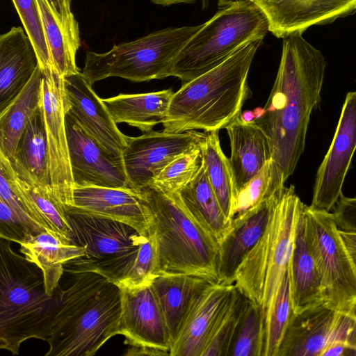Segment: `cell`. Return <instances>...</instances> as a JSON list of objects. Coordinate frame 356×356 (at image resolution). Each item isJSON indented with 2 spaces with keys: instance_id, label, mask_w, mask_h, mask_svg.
Here are the masks:
<instances>
[{
  "instance_id": "cell-31",
  "label": "cell",
  "mask_w": 356,
  "mask_h": 356,
  "mask_svg": "<svg viewBox=\"0 0 356 356\" xmlns=\"http://www.w3.org/2000/svg\"><path fill=\"white\" fill-rule=\"evenodd\" d=\"M42 76L38 65L22 90L0 112V153L10 162L24 129L40 111Z\"/></svg>"
},
{
  "instance_id": "cell-24",
  "label": "cell",
  "mask_w": 356,
  "mask_h": 356,
  "mask_svg": "<svg viewBox=\"0 0 356 356\" xmlns=\"http://www.w3.org/2000/svg\"><path fill=\"white\" fill-rule=\"evenodd\" d=\"M225 129L229 139V159L237 195L270 159V147L266 134L255 121L245 123L239 116Z\"/></svg>"
},
{
  "instance_id": "cell-43",
  "label": "cell",
  "mask_w": 356,
  "mask_h": 356,
  "mask_svg": "<svg viewBox=\"0 0 356 356\" xmlns=\"http://www.w3.org/2000/svg\"><path fill=\"white\" fill-rule=\"evenodd\" d=\"M332 213L340 230L356 234V196L349 197L343 195Z\"/></svg>"
},
{
  "instance_id": "cell-17",
  "label": "cell",
  "mask_w": 356,
  "mask_h": 356,
  "mask_svg": "<svg viewBox=\"0 0 356 356\" xmlns=\"http://www.w3.org/2000/svg\"><path fill=\"white\" fill-rule=\"evenodd\" d=\"M266 15L269 32L278 38L302 33L353 14L356 0H250Z\"/></svg>"
},
{
  "instance_id": "cell-7",
  "label": "cell",
  "mask_w": 356,
  "mask_h": 356,
  "mask_svg": "<svg viewBox=\"0 0 356 356\" xmlns=\"http://www.w3.org/2000/svg\"><path fill=\"white\" fill-rule=\"evenodd\" d=\"M218 6L179 51L167 77L188 82L222 64L248 42L263 40L269 32L266 15L251 1L229 0Z\"/></svg>"
},
{
  "instance_id": "cell-12",
  "label": "cell",
  "mask_w": 356,
  "mask_h": 356,
  "mask_svg": "<svg viewBox=\"0 0 356 356\" xmlns=\"http://www.w3.org/2000/svg\"><path fill=\"white\" fill-rule=\"evenodd\" d=\"M206 132L171 134L151 131L130 137L122 152L129 187L139 192L149 186L163 168L179 156L202 147Z\"/></svg>"
},
{
  "instance_id": "cell-21",
  "label": "cell",
  "mask_w": 356,
  "mask_h": 356,
  "mask_svg": "<svg viewBox=\"0 0 356 356\" xmlns=\"http://www.w3.org/2000/svg\"><path fill=\"white\" fill-rule=\"evenodd\" d=\"M339 314L326 302L293 314L277 356H322L335 338Z\"/></svg>"
},
{
  "instance_id": "cell-11",
  "label": "cell",
  "mask_w": 356,
  "mask_h": 356,
  "mask_svg": "<svg viewBox=\"0 0 356 356\" xmlns=\"http://www.w3.org/2000/svg\"><path fill=\"white\" fill-rule=\"evenodd\" d=\"M68 109L64 77L54 71L43 74L40 110L47 141L51 186L66 209L72 204L74 190L65 125Z\"/></svg>"
},
{
  "instance_id": "cell-8",
  "label": "cell",
  "mask_w": 356,
  "mask_h": 356,
  "mask_svg": "<svg viewBox=\"0 0 356 356\" xmlns=\"http://www.w3.org/2000/svg\"><path fill=\"white\" fill-rule=\"evenodd\" d=\"M202 24L163 29L105 53L88 51L81 73L91 86L113 76L134 82L167 78L175 58Z\"/></svg>"
},
{
  "instance_id": "cell-35",
  "label": "cell",
  "mask_w": 356,
  "mask_h": 356,
  "mask_svg": "<svg viewBox=\"0 0 356 356\" xmlns=\"http://www.w3.org/2000/svg\"><path fill=\"white\" fill-rule=\"evenodd\" d=\"M264 318L261 308L248 300L228 356H263Z\"/></svg>"
},
{
  "instance_id": "cell-45",
  "label": "cell",
  "mask_w": 356,
  "mask_h": 356,
  "mask_svg": "<svg viewBox=\"0 0 356 356\" xmlns=\"http://www.w3.org/2000/svg\"><path fill=\"white\" fill-rule=\"evenodd\" d=\"M340 234L356 267V234L340 230Z\"/></svg>"
},
{
  "instance_id": "cell-9",
  "label": "cell",
  "mask_w": 356,
  "mask_h": 356,
  "mask_svg": "<svg viewBox=\"0 0 356 356\" xmlns=\"http://www.w3.org/2000/svg\"><path fill=\"white\" fill-rule=\"evenodd\" d=\"M73 243L84 246L86 256L70 261L64 272L92 271L118 284L131 267L146 236L113 219L67 210Z\"/></svg>"
},
{
  "instance_id": "cell-19",
  "label": "cell",
  "mask_w": 356,
  "mask_h": 356,
  "mask_svg": "<svg viewBox=\"0 0 356 356\" xmlns=\"http://www.w3.org/2000/svg\"><path fill=\"white\" fill-rule=\"evenodd\" d=\"M234 284H211L195 299L170 344V356H202L229 302Z\"/></svg>"
},
{
  "instance_id": "cell-28",
  "label": "cell",
  "mask_w": 356,
  "mask_h": 356,
  "mask_svg": "<svg viewBox=\"0 0 356 356\" xmlns=\"http://www.w3.org/2000/svg\"><path fill=\"white\" fill-rule=\"evenodd\" d=\"M174 91L172 88L138 94H120L102 99L116 124L126 123L143 133L165 120Z\"/></svg>"
},
{
  "instance_id": "cell-33",
  "label": "cell",
  "mask_w": 356,
  "mask_h": 356,
  "mask_svg": "<svg viewBox=\"0 0 356 356\" xmlns=\"http://www.w3.org/2000/svg\"><path fill=\"white\" fill-rule=\"evenodd\" d=\"M203 164L213 191L227 219H232L236 193L229 159L222 150L218 131L206 132L202 145Z\"/></svg>"
},
{
  "instance_id": "cell-37",
  "label": "cell",
  "mask_w": 356,
  "mask_h": 356,
  "mask_svg": "<svg viewBox=\"0 0 356 356\" xmlns=\"http://www.w3.org/2000/svg\"><path fill=\"white\" fill-rule=\"evenodd\" d=\"M201 147L175 159L163 168L149 186L166 194L179 192L196 177L202 168L203 157Z\"/></svg>"
},
{
  "instance_id": "cell-27",
  "label": "cell",
  "mask_w": 356,
  "mask_h": 356,
  "mask_svg": "<svg viewBox=\"0 0 356 356\" xmlns=\"http://www.w3.org/2000/svg\"><path fill=\"white\" fill-rule=\"evenodd\" d=\"M20 253L42 271L46 292L54 296L58 289L64 266L86 256L84 246L65 243L47 232L28 235L19 243Z\"/></svg>"
},
{
  "instance_id": "cell-41",
  "label": "cell",
  "mask_w": 356,
  "mask_h": 356,
  "mask_svg": "<svg viewBox=\"0 0 356 356\" xmlns=\"http://www.w3.org/2000/svg\"><path fill=\"white\" fill-rule=\"evenodd\" d=\"M0 200L5 202L33 232L34 234L45 232L31 216L26 205L13 189L5 172L0 169ZM47 232V231H46Z\"/></svg>"
},
{
  "instance_id": "cell-39",
  "label": "cell",
  "mask_w": 356,
  "mask_h": 356,
  "mask_svg": "<svg viewBox=\"0 0 356 356\" xmlns=\"http://www.w3.org/2000/svg\"><path fill=\"white\" fill-rule=\"evenodd\" d=\"M159 274L156 241L153 232L145 237L131 267L117 285L129 289L151 285Z\"/></svg>"
},
{
  "instance_id": "cell-36",
  "label": "cell",
  "mask_w": 356,
  "mask_h": 356,
  "mask_svg": "<svg viewBox=\"0 0 356 356\" xmlns=\"http://www.w3.org/2000/svg\"><path fill=\"white\" fill-rule=\"evenodd\" d=\"M248 299L236 287L233 296L217 322L202 356H228Z\"/></svg>"
},
{
  "instance_id": "cell-47",
  "label": "cell",
  "mask_w": 356,
  "mask_h": 356,
  "mask_svg": "<svg viewBox=\"0 0 356 356\" xmlns=\"http://www.w3.org/2000/svg\"><path fill=\"white\" fill-rule=\"evenodd\" d=\"M152 3L163 6H169L179 3L191 4L197 1H200L203 6H206L211 1H218V3H223L229 0H150Z\"/></svg>"
},
{
  "instance_id": "cell-25",
  "label": "cell",
  "mask_w": 356,
  "mask_h": 356,
  "mask_svg": "<svg viewBox=\"0 0 356 356\" xmlns=\"http://www.w3.org/2000/svg\"><path fill=\"white\" fill-rule=\"evenodd\" d=\"M298 220L289 270L293 314L326 302V295L305 235L304 208Z\"/></svg>"
},
{
  "instance_id": "cell-34",
  "label": "cell",
  "mask_w": 356,
  "mask_h": 356,
  "mask_svg": "<svg viewBox=\"0 0 356 356\" xmlns=\"http://www.w3.org/2000/svg\"><path fill=\"white\" fill-rule=\"evenodd\" d=\"M293 314L291 281L286 270L264 323L263 356H277Z\"/></svg>"
},
{
  "instance_id": "cell-30",
  "label": "cell",
  "mask_w": 356,
  "mask_h": 356,
  "mask_svg": "<svg viewBox=\"0 0 356 356\" xmlns=\"http://www.w3.org/2000/svg\"><path fill=\"white\" fill-rule=\"evenodd\" d=\"M10 163L19 178L52 190L47 141L40 110L24 129Z\"/></svg>"
},
{
  "instance_id": "cell-48",
  "label": "cell",
  "mask_w": 356,
  "mask_h": 356,
  "mask_svg": "<svg viewBox=\"0 0 356 356\" xmlns=\"http://www.w3.org/2000/svg\"><path fill=\"white\" fill-rule=\"evenodd\" d=\"M240 118L245 123H250L255 121V115L253 111L246 110L241 112Z\"/></svg>"
},
{
  "instance_id": "cell-23",
  "label": "cell",
  "mask_w": 356,
  "mask_h": 356,
  "mask_svg": "<svg viewBox=\"0 0 356 356\" xmlns=\"http://www.w3.org/2000/svg\"><path fill=\"white\" fill-rule=\"evenodd\" d=\"M0 169L5 172L11 187L21 197L33 219L47 232L65 243H73L72 229L66 207L52 190L33 185L19 178L10 161L1 153Z\"/></svg>"
},
{
  "instance_id": "cell-16",
  "label": "cell",
  "mask_w": 356,
  "mask_h": 356,
  "mask_svg": "<svg viewBox=\"0 0 356 356\" xmlns=\"http://www.w3.org/2000/svg\"><path fill=\"white\" fill-rule=\"evenodd\" d=\"M126 223L142 236L154 231V215L139 191L131 188L80 186L67 208Z\"/></svg>"
},
{
  "instance_id": "cell-15",
  "label": "cell",
  "mask_w": 356,
  "mask_h": 356,
  "mask_svg": "<svg viewBox=\"0 0 356 356\" xmlns=\"http://www.w3.org/2000/svg\"><path fill=\"white\" fill-rule=\"evenodd\" d=\"M121 289L122 311L118 334L129 346L150 348L170 355V339L151 285Z\"/></svg>"
},
{
  "instance_id": "cell-4",
  "label": "cell",
  "mask_w": 356,
  "mask_h": 356,
  "mask_svg": "<svg viewBox=\"0 0 356 356\" xmlns=\"http://www.w3.org/2000/svg\"><path fill=\"white\" fill-rule=\"evenodd\" d=\"M58 305L56 291L46 292L41 270L0 238V348L18 355L29 339L47 341Z\"/></svg>"
},
{
  "instance_id": "cell-26",
  "label": "cell",
  "mask_w": 356,
  "mask_h": 356,
  "mask_svg": "<svg viewBox=\"0 0 356 356\" xmlns=\"http://www.w3.org/2000/svg\"><path fill=\"white\" fill-rule=\"evenodd\" d=\"M212 283L215 282L184 273H163L155 277L151 286L163 314L170 344L195 299Z\"/></svg>"
},
{
  "instance_id": "cell-44",
  "label": "cell",
  "mask_w": 356,
  "mask_h": 356,
  "mask_svg": "<svg viewBox=\"0 0 356 356\" xmlns=\"http://www.w3.org/2000/svg\"><path fill=\"white\" fill-rule=\"evenodd\" d=\"M54 10L63 20H70L74 17L71 10V0H48Z\"/></svg>"
},
{
  "instance_id": "cell-42",
  "label": "cell",
  "mask_w": 356,
  "mask_h": 356,
  "mask_svg": "<svg viewBox=\"0 0 356 356\" xmlns=\"http://www.w3.org/2000/svg\"><path fill=\"white\" fill-rule=\"evenodd\" d=\"M30 234H34L12 209L0 200V238L19 244Z\"/></svg>"
},
{
  "instance_id": "cell-5",
  "label": "cell",
  "mask_w": 356,
  "mask_h": 356,
  "mask_svg": "<svg viewBox=\"0 0 356 356\" xmlns=\"http://www.w3.org/2000/svg\"><path fill=\"white\" fill-rule=\"evenodd\" d=\"M154 218L160 273H184L218 282L219 243L188 211L178 193L140 191Z\"/></svg>"
},
{
  "instance_id": "cell-6",
  "label": "cell",
  "mask_w": 356,
  "mask_h": 356,
  "mask_svg": "<svg viewBox=\"0 0 356 356\" xmlns=\"http://www.w3.org/2000/svg\"><path fill=\"white\" fill-rule=\"evenodd\" d=\"M305 204L293 185L279 192L266 228L236 270L234 284L261 308L264 323L289 268L296 229Z\"/></svg>"
},
{
  "instance_id": "cell-13",
  "label": "cell",
  "mask_w": 356,
  "mask_h": 356,
  "mask_svg": "<svg viewBox=\"0 0 356 356\" xmlns=\"http://www.w3.org/2000/svg\"><path fill=\"white\" fill-rule=\"evenodd\" d=\"M356 150V91L348 92L331 145L319 165L309 207L330 211L342 188Z\"/></svg>"
},
{
  "instance_id": "cell-20",
  "label": "cell",
  "mask_w": 356,
  "mask_h": 356,
  "mask_svg": "<svg viewBox=\"0 0 356 356\" xmlns=\"http://www.w3.org/2000/svg\"><path fill=\"white\" fill-rule=\"evenodd\" d=\"M280 191L231 220L229 229L220 243L218 282L233 284L241 263L266 228Z\"/></svg>"
},
{
  "instance_id": "cell-10",
  "label": "cell",
  "mask_w": 356,
  "mask_h": 356,
  "mask_svg": "<svg viewBox=\"0 0 356 356\" xmlns=\"http://www.w3.org/2000/svg\"><path fill=\"white\" fill-rule=\"evenodd\" d=\"M305 235L319 272L326 303L340 311L356 307V267L333 213L304 208Z\"/></svg>"
},
{
  "instance_id": "cell-22",
  "label": "cell",
  "mask_w": 356,
  "mask_h": 356,
  "mask_svg": "<svg viewBox=\"0 0 356 356\" xmlns=\"http://www.w3.org/2000/svg\"><path fill=\"white\" fill-rule=\"evenodd\" d=\"M38 65L35 48L22 27L0 35V112L22 90Z\"/></svg>"
},
{
  "instance_id": "cell-18",
  "label": "cell",
  "mask_w": 356,
  "mask_h": 356,
  "mask_svg": "<svg viewBox=\"0 0 356 356\" xmlns=\"http://www.w3.org/2000/svg\"><path fill=\"white\" fill-rule=\"evenodd\" d=\"M64 86L69 111L109 154L122 158L130 136L120 131L82 73L64 77Z\"/></svg>"
},
{
  "instance_id": "cell-29",
  "label": "cell",
  "mask_w": 356,
  "mask_h": 356,
  "mask_svg": "<svg viewBox=\"0 0 356 356\" xmlns=\"http://www.w3.org/2000/svg\"><path fill=\"white\" fill-rule=\"evenodd\" d=\"M54 71L62 77L80 73L76 55L80 46L79 24L75 18L63 20L48 0H36Z\"/></svg>"
},
{
  "instance_id": "cell-46",
  "label": "cell",
  "mask_w": 356,
  "mask_h": 356,
  "mask_svg": "<svg viewBox=\"0 0 356 356\" xmlns=\"http://www.w3.org/2000/svg\"><path fill=\"white\" fill-rule=\"evenodd\" d=\"M124 355H166L167 354L150 348L129 346V348L124 353Z\"/></svg>"
},
{
  "instance_id": "cell-32",
  "label": "cell",
  "mask_w": 356,
  "mask_h": 356,
  "mask_svg": "<svg viewBox=\"0 0 356 356\" xmlns=\"http://www.w3.org/2000/svg\"><path fill=\"white\" fill-rule=\"evenodd\" d=\"M177 193L188 211L220 245L231 222L213 191L204 164L196 177Z\"/></svg>"
},
{
  "instance_id": "cell-3",
  "label": "cell",
  "mask_w": 356,
  "mask_h": 356,
  "mask_svg": "<svg viewBox=\"0 0 356 356\" xmlns=\"http://www.w3.org/2000/svg\"><path fill=\"white\" fill-rule=\"evenodd\" d=\"M262 42H248L220 65L182 83L172 95L163 131H219L239 117L252 96L248 72Z\"/></svg>"
},
{
  "instance_id": "cell-40",
  "label": "cell",
  "mask_w": 356,
  "mask_h": 356,
  "mask_svg": "<svg viewBox=\"0 0 356 356\" xmlns=\"http://www.w3.org/2000/svg\"><path fill=\"white\" fill-rule=\"evenodd\" d=\"M271 180L272 165L269 159L259 172L238 192L232 219L257 207L276 193L271 191Z\"/></svg>"
},
{
  "instance_id": "cell-14",
  "label": "cell",
  "mask_w": 356,
  "mask_h": 356,
  "mask_svg": "<svg viewBox=\"0 0 356 356\" xmlns=\"http://www.w3.org/2000/svg\"><path fill=\"white\" fill-rule=\"evenodd\" d=\"M65 125L74 188H131L122 158L109 154L69 110L65 116Z\"/></svg>"
},
{
  "instance_id": "cell-38",
  "label": "cell",
  "mask_w": 356,
  "mask_h": 356,
  "mask_svg": "<svg viewBox=\"0 0 356 356\" xmlns=\"http://www.w3.org/2000/svg\"><path fill=\"white\" fill-rule=\"evenodd\" d=\"M12 1L25 32L35 48L42 74L54 71L36 0H12Z\"/></svg>"
},
{
  "instance_id": "cell-1",
  "label": "cell",
  "mask_w": 356,
  "mask_h": 356,
  "mask_svg": "<svg viewBox=\"0 0 356 356\" xmlns=\"http://www.w3.org/2000/svg\"><path fill=\"white\" fill-rule=\"evenodd\" d=\"M282 39L277 76L264 108L253 112L266 134L272 165L271 191L285 186L302 156L313 112L321 102L326 60L302 33Z\"/></svg>"
},
{
  "instance_id": "cell-2",
  "label": "cell",
  "mask_w": 356,
  "mask_h": 356,
  "mask_svg": "<svg viewBox=\"0 0 356 356\" xmlns=\"http://www.w3.org/2000/svg\"><path fill=\"white\" fill-rule=\"evenodd\" d=\"M68 273L72 282L56 291L58 305L45 355L92 356L118 334L121 289L95 272Z\"/></svg>"
}]
</instances>
